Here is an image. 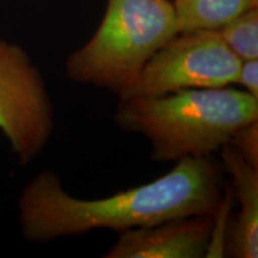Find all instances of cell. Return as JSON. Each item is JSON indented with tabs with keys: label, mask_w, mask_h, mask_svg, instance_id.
Wrapping results in <instances>:
<instances>
[{
	"label": "cell",
	"mask_w": 258,
	"mask_h": 258,
	"mask_svg": "<svg viewBox=\"0 0 258 258\" xmlns=\"http://www.w3.org/2000/svg\"><path fill=\"white\" fill-rule=\"evenodd\" d=\"M240 64L218 30L179 32L148 60L120 98L230 86L237 83Z\"/></svg>",
	"instance_id": "cell-4"
},
{
	"label": "cell",
	"mask_w": 258,
	"mask_h": 258,
	"mask_svg": "<svg viewBox=\"0 0 258 258\" xmlns=\"http://www.w3.org/2000/svg\"><path fill=\"white\" fill-rule=\"evenodd\" d=\"M214 213L176 218L120 233L105 258H201L211 239Z\"/></svg>",
	"instance_id": "cell-6"
},
{
	"label": "cell",
	"mask_w": 258,
	"mask_h": 258,
	"mask_svg": "<svg viewBox=\"0 0 258 258\" xmlns=\"http://www.w3.org/2000/svg\"><path fill=\"white\" fill-rule=\"evenodd\" d=\"M222 167L232 179V191L239 203L234 220L228 221L225 256L258 257V167L247 163L230 143L220 150Z\"/></svg>",
	"instance_id": "cell-7"
},
{
	"label": "cell",
	"mask_w": 258,
	"mask_h": 258,
	"mask_svg": "<svg viewBox=\"0 0 258 258\" xmlns=\"http://www.w3.org/2000/svg\"><path fill=\"white\" fill-rule=\"evenodd\" d=\"M211 157L184 158L159 178L101 199H79L61 178L44 171L19 200L24 237L48 243L95 230L125 232L176 218L211 214L222 196L221 170Z\"/></svg>",
	"instance_id": "cell-1"
},
{
	"label": "cell",
	"mask_w": 258,
	"mask_h": 258,
	"mask_svg": "<svg viewBox=\"0 0 258 258\" xmlns=\"http://www.w3.org/2000/svg\"><path fill=\"white\" fill-rule=\"evenodd\" d=\"M244 88V91L258 98V59L241 61L237 83Z\"/></svg>",
	"instance_id": "cell-11"
},
{
	"label": "cell",
	"mask_w": 258,
	"mask_h": 258,
	"mask_svg": "<svg viewBox=\"0 0 258 258\" xmlns=\"http://www.w3.org/2000/svg\"><path fill=\"white\" fill-rule=\"evenodd\" d=\"M0 131L21 165L34 160L54 131L43 77L18 44L0 40Z\"/></svg>",
	"instance_id": "cell-5"
},
{
	"label": "cell",
	"mask_w": 258,
	"mask_h": 258,
	"mask_svg": "<svg viewBox=\"0 0 258 258\" xmlns=\"http://www.w3.org/2000/svg\"><path fill=\"white\" fill-rule=\"evenodd\" d=\"M178 34L169 0H108L98 29L67 57L64 71L72 82L105 89L120 98L148 60Z\"/></svg>",
	"instance_id": "cell-3"
},
{
	"label": "cell",
	"mask_w": 258,
	"mask_h": 258,
	"mask_svg": "<svg viewBox=\"0 0 258 258\" xmlns=\"http://www.w3.org/2000/svg\"><path fill=\"white\" fill-rule=\"evenodd\" d=\"M230 144L247 163L258 167V120L238 129L231 138Z\"/></svg>",
	"instance_id": "cell-10"
},
{
	"label": "cell",
	"mask_w": 258,
	"mask_h": 258,
	"mask_svg": "<svg viewBox=\"0 0 258 258\" xmlns=\"http://www.w3.org/2000/svg\"><path fill=\"white\" fill-rule=\"evenodd\" d=\"M218 32L239 60L258 59V6L235 16L219 28Z\"/></svg>",
	"instance_id": "cell-9"
},
{
	"label": "cell",
	"mask_w": 258,
	"mask_h": 258,
	"mask_svg": "<svg viewBox=\"0 0 258 258\" xmlns=\"http://www.w3.org/2000/svg\"><path fill=\"white\" fill-rule=\"evenodd\" d=\"M179 32L218 30L258 0H173Z\"/></svg>",
	"instance_id": "cell-8"
},
{
	"label": "cell",
	"mask_w": 258,
	"mask_h": 258,
	"mask_svg": "<svg viewBox=\"0 0 258 258\" xmlns=\"http://www.w3.org/2000/svg\"><path fill=\"white\" fill-rule=\"evenodd\" d=\"M118 99L116 125L146 138L157 163L211 157L238 129L258 120V98L230 86Z\"/></svg>",
	"instance_id": "cell-2"
}]
</instances>
